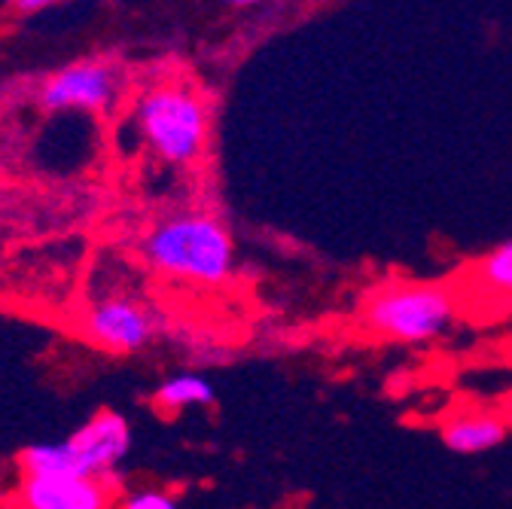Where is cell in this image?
Wrapping results in <instances>:
<instances>
[{"mask_svg":"<svg viewBox=\"0 0 512 509\" xmlns=\"http://www.w3.org/2000/svg\"><path fill=\"white\" fill-rule=\"evenodd\" d=\"M186 348H189L192 363H199V366H229L235 357V351L217 336H189Z\"/></svg>","mask_w":512,"mask_h":509,"instance_id":"cell-11","label":"cell"},{"mask_svg":"<svg viewBox=\"0 0 512 509\" xmlns=\"http://www.w3.org/2000/svg\"><path fill=\"white\" fill-rule=\"evenodd\" d=\"M122 92V74L107 61H77L61 68L40 89V104L52 113L83 110V113H107Z\"/></svg>","mask_w":512,"mask_h":509,"instance_id":"cell-6","label":"cell"},{"mask_svg":"<svg viewBox=\"0 0 512 509\" xmlns=\"http://www.w3.org/2000/svg\"><path fill=\"white\" fill-rule=\"evenodd\" d=\"M141 253L153 272L199 287H220L235 275V241L229 229L205 211H180L156 220Z\"/></svg>","mask_w":512,"mask_h":509,"instance_id":"cell-1","label":"cell"},{"mask_svg":"<svg viewBox=\"0 0 512 509\" xmlns=\"http://www.w3.org/2000/svg\"><path fill=\"white\" fill-rule=\"evenodd\" d=\"M509 439V424L497 412L488 409H467L439 424V442L445 452L470 458V455H485L494 452L497 445Z\"/></svg>","mask_w":512,"mask_h":509,"instance_id":"cell-8","label":"cell"},{"mask_svg":"<svg viewBox=\"0 0 512 509\" xmlns=\"http://www.w3.org/2000/svg\"><path fill=\"white\" fill-rule=\"evenodd\" d=\"M473 284L482 296L512 299V238L491 247L473 266Z\"/></svg>","mask_w":512,"mask_h":509,"instance_id":"cell-10","label":"cell"},{"mask_svg":"<svg viewBox=\"0 0 512 509\" xmlns=\"http://www.w3.org/2000/svg\"><path fill=\"white\" fill-rule=\"evenodd\" d=\"M116 509H180V500L159 488H138V491H128L116 503Z\"/></svg>","mask_w":512,"mask_h":509,"instance_id":"cell-12","label":"cell"},{"mask_svg":"<svg viewBox=\"0 0 512 509\" xmlns=\"http://www.w3.org/2000/svg\"><path fill=\"white\" fill-rule=\"evenodd\" d=\"M55 0H16V10L19 13H40L46 7H52Z\"/></svg>","mask_w":512,"mask_h":509,"instance_id":"cell-13","label":"cell"},{"mask_svg":"<svg viewBox=\"0 0 512 509\" xmlns=\"http://www.w3.org/2000/svg\"><path fill=\"white\" fill-rule=\"evenodd\" d=\"M83 336L110 354H141L147 351L165 330L159 311L135 296H101L80 317Z\"/></svg>","mask_w":512,"mask_h":509,"instance_id":"cell-5","label":"cell"},{"mask_svg":"<svg viewBox=\"0 0 512 509\" xmlns=\"http://www.w3.org/2000/svg\"><path fill=\"white\" fill-rule=\"evenodd\" d=\"M354 321L381 342L424 345L455 327L458 296L439 281H381L360 296Z\"/></svg>","mask_w":512,"mask_h":509,"instance_id":"cell-2","label":"cell"},{"mask_svg":"<svg viewBox=\"0 0 512 509\" xmlns=\"http://www.w3.org/2000/svg\"><path fill=\"white\" fill-rule=\"evenodd\" d=\"M116 503L113 479L22 473L16 485V509H116Z\"/></svg>","mask_w":512,"mask_h":509,"instance_id":"cell-7","label":"cell"},{"mask_svg":"<svg viewBox=\"0 0 512 509\" xmlns=\"http://www.w3.org/2000/svg\"><path fill=\"white\" fill-rule=\"evenodd\" d=\"M226 4H232V7H256V4H263V0H226Z\"/></svg>","mask_w":512,"mask_h":509,"instance_id":"cell-14","label":"cell"},{"mask_svg":"<svg viewBox=\"0 0 512 509\" xmlns=\"http://www.w3.org/2000/svg\"><path fill=\"white\" fill-rule=\"evenodd\" d=\"M150 403L162 415H180L186 409H211L217 403V394L202 372H174L159 381Z\"/></svg>","mask_w":512,"mask_h":509,"instance_id":"cell-9","label":"cell"},{"mask_svg":"<svg viewBox=\"0 0 512 509\" xmlns=\"http://www.w3.org/2000/svg\"><path fill=\"white\" fill-rule=\"evenodd\" d=\"M132 424L113 409H101L86 418L61 442H34L19 452L22 473L34 476H83L113 479V473L132 455Z\"/></svg>","mask_w":512,"mask_h":509,"instance_id":"cell-3","label":"cell"},{"mask_svg":"<svg viewBox=\"0 0 512 509\" xmlns=\"http://www.w3.org/2000/svg\"><path fill=\"white\" fill-rule=\"evenodd\" d=\"M135 125L144 144L165 165L192 168L208 147V107L186 86H153L138 98Z\"/></svg>","mask_w":512,"mask_h":509,"instance_id":"cell-4","label":"cell"}]
</instances>
